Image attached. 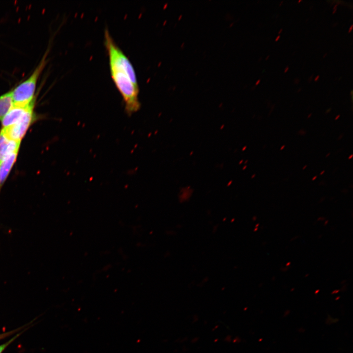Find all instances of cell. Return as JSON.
<instances>
[{
  "label": "cell",
  "mask_w": 353,
  "mask_h": 353,
  "mask_svg": "<svg viewBox=\"0 0 353 353\" xmlns=\"http://www.w3.org/2000/svg\"><path fill=\"white\" fill-rule=\"evenodd\" d=\"M282 31V28H281L279 30V31H278V34H279Z\"/></svg>",
  "instance_id": "obj_18"
},
{
  "label": "cell",
  "mask_w": 353,
  "mask_h": 353,
  "mask_svg": "<svg viewBox=\"0 0 353 353\" xmlns=\"http://www.w3.org/2000/svg\"><path fill=\"white\" fill-rule=\"evenodd\" d=\"M20 141L12 140L0 132V163L11 154L18 152Z\"/></svg>",
  "instance_id": "obj_4"
},
{
  "label": "cell",
  "mask_w": 353,
  "mask_h": 353,
  "mask_svg": "<svg viewBox=\"0 0 353 353\" xmlns=\"http://www.w3.org/2000/svg\"><path fill=\"white\" fill-rule=\"evenodd\" d=\"M290 264H291L290 262H288V263H287V264H286V266H287L288 265H289Z\"/></svg>",
  "instance_id": "obj_31"
},
{
  "label": "cell",
  "mask_w": 353,
  "mask_h": 353,
  "mask_svg": "<svg viewBox=\"0 0 353 353\" xmlns=\"http://www.w3.org/2000/svg\"><path fill=\"white\" fill-rule=\"evenodd\" d=\"M35 102V100L27 105H13L1 120L2 128L7 127L15 124L23 116L28 108Z\"/></svg>",
  "instance_id": "obj_5"
},
{
  "label": "cell",
  "mask_w": 353,
  "mask_h": 353,
  "mask_svg": "<svg viewBox=\"0 0 353 353\" xmlns=\"http://www.w3.org/2000/svg\"><path fill=\"white\" fill-rule=\"evenodd\" d=\"M260 82V79H258L255 83V85H257L258 84H259Z\"/></svg>",
  "instance_id": "obj_16"
},
{
  "label": "cell",
  "mask_w": 353,
  "mask_h": 353,
  "mask_svg": "<svg viewBox=\"0 0 353 353\" xmlns=\"http://www.w3.org/2000/svg\"><path fill=\"white\" fill-rule=\"evenodd\" d=\"M312 76H313V75H312L310 77H309V78L308 79V82H310L311 81V80H312Z\"/></svg>",
  "instance_id": "obj_17"
},
{
  "label": "cell",
  "mask_w": 353,
  "mask_h": 353,
  "mask_svg": "<svg viewBox=\"0 0 353 353\" xmlns=\"http://www.w3.org/2000/svg\"><path fill=\"white\" fill-rule=\"evenodd\" d=\"M288 70H289V67H288V66H286V67L285 68V69H284V73H286L288 71Z\"/></svg>",
  "instance_id": "obj_12"
},
{
  "label": "cell",
  "mask_w": 353,
  "mask_h": 353,
  "mask_svg": "<svg viewBox=\"0 0 353 353\" xmlns=\"http://www.w3.org/2000/svg\"><path fill=\"white\" fill-rule=\"evenodd\" d=\"M319 77H320V76L319 75L317 76L314 79V81H315V82L319 80Z\"/></svg>",
  "instance_id": "obj_10"
},
{
  "label": "cell",
  "mask_w": 353,
  "mask_h": 353,
  "mask_svg": "<svg viewBox=\"0 0 353 353\" xmlns=\"http://www.w3.org/2000/svg\"><path fill=\"white\" fill-rule=\"evenodd\" d=\"M328 222V221L327 220L326 222H325V225H326L327 224Z\"/></svg>",
  "instance_id": "obj_29"
},
{
  "label": "cell",
  "mask_w": 353,
  "mask_h": 353,
  "mask_svg": "<svg viewBox=\"0 0 353 353\" xmlns=\"http://www.w3.org/2000/svg\"><path fill=\"white\" fill-rule=\"evenodd\" d=\"M330 154V153H328L326 157H328Z\"/></svg>",
  "instance_id": "obj_37"
},
{
  "label": "cell",
  "mask_w": 353,
  "mask_h": 353,
  "mask_svg": "<svg viewBox=\"0 0 353 353\" xmlns=\"http://www.w3.org/2000/svg\"><path fill=\"white\" fill-rule=\"evenodd\" d=\"M166 22H167V21H165V22H164V25L165 24V23H166Z\"/></svg>",
  "instance_id": "obj_40"
},
{
  "label": "cell",
  "mask_w": 353,
  "mask_h": 353,
  "mask_svg": "<svg viewBox=\"0 0 353 353\" xmlns=\"http://www.w3.org/2000/svg\"><path fill=\"white\" fill-rule=\"evenodd\" d=\"M284 147H285V145H283V146H282V147H281V148H280V150H283V148H284Z\"/></svg>",
  "instance_id": "obj_23"
},
{
  "label": "cell",
  "mask_w": 353,
  "mask_h": 353,
  "mask_svg": "<svg viewBox=\"0 0 353 353\" xmlns=\"http://www.w3.org/2000/svg\"><path fill=\"white\" fill-rule=\"evenodd\" d=\"M13 105L11 90L0 95V120H2Z\"/></svg>",
  "instance_id": "obj_7"
},
{
  "label": "cell",
  "mask_w": 353,
  "mask_h": 353,
  "mask_svg": "<svg viewBox=\"0 0 353 353\" xmlns=\"http://www.w3.org/2000/svg\"><path fill=\"white\" fill-rule=\"evenodd\" d=\"M34 104H32L28 108L17 122L10 126L2 128L1 131L8 138L20 141L34 118Z\"/></svg>",
  "instance_id": "obj_3"
},
{
  "label": "cell",
  "mask_w": 353,
  "mask_h": 353,
  "mask_svg": "<svg viewBox=\"0 0 353 353\" xmlns=\"http://www.w3.org/2000/svg\"><path fill=\"white\" fill-rule=\"evenodd\" d=\"M337 5H338L337 4H336V5H334V7H333V10L336 9V7L337 6Z\"/></svg>",
  "instance_id": "obj_20"
},
{
  "label": "cell",
  "mask_w": 353,
  "mask_h": 353,
  "mask_svg": "<svg viewBox=\"0 0 353 353\" xmlns=\"http://www.w3.org/2000/svg\"><path fill=\"white\" fill-rule=\"evenodd\" d=\"M330 109H331L330 108L328 109V110L326 112V113L329 112L330 111Z\"/></svg>",
  "instance_id": "obj_28"
},
{
  "label": "cell",
  "mask_w": 353,
  "mask_h": 353,
  "mask_svg": "<svg viewBox=\"0 0 353 353\" xmlns=\"http://www.w3.org/2000/svg\"><path fill=\"white\" fill-rule=\"evenodd\" d=\"M47 55L46 51L31 75L11 90L14 105H27L35 100L37 82L47 64Z\"/></svg>",
  "instance_id": "obj_2"
},
{
  "label": "cell",
  "mask_w": 353,
  "mask_h": 353,
  "mask_svg": "<svg viewBox=\"0 0 353 353\" xmlns=\"http://www.w3.org/2000/svg\"><path fill=\"white\" fill-rule=\"evenodd\" d=\"M336 10H337V9H334L332 12V14H334L335 13V12L336 11Z\"/></svg>",
  "instance_id": "obj_22"
},
{
  "label": "cell",
  "mask_w": 353,
  "mask_h": 353,
  "mask_svg": "<svg viewBox=\"0 0 353 353\" xmlns=\"http://www.w3.org/2000/svg\"><path fill=\"white\" fill-rule=\"evenodd\" d=\"M311 114H310L308 116L307 118H309L311 116Z\"/></svg>",
  "instance_id": "obj_33"
},
{
  "label": "cell",
  "mask_w": 353,
  "mask_h": 353,
  "mask_svg": "<svg viewBox=\"0 0 353 353\" xmlns=\"http://www.w3.org/2000/svg\"><path fill=\"white\" fill-rule=\"evenodd\" d=\"M269 57H270V55H268V56L266 57L265 60H268V58H269Z\"/></svg>",
  "instance_id": "obj_21"
},
{
  "label": "cell",
  "mask_w": 353,
  "mask_h": 353,
  "mask_svg": "<svg viewBox=\"0 0 353 353\" xmlns=\"http://www.w3.org/2000/svg\"><path fill=\"white\" fill-rule=\"evenodd\" d=\"M104 44L109 56L112 78L122 95L126 113L130 116L140 108L139 87L135 70L107 29L104 32Z\"/></svg>",
  "instance_id": "obj_1"
},
{
  "label": "cell",
  "mask_w": 353,
  "mask_h": 353,
  "mask_svg": "<svg viewBox=\"0 0 353 353\" xmlns=\"http://www.w3.org/2000/svg\"><path fill=\"white\" fill-rule=\"evenodd\" d=\"M301 89H302L301 88H300V89H299V91H298V92H299L301 90Z\"/></svg>",
  "instance_id": "obj_36"
},
{
  "label": "cell",
  "mask_w": 353,
  "mask_h": 353,
  "mask_svg": "<svg viewBox=\"0 0 353 353\" xmlns=\"http://www.w3.org/2000/svg\"><path fill=\"white\" fill-rule=\"evenodd\" d=\"M20 334H17L16 335V336H14L13 338L10 339L9 340H8L7 342L4 343V344H2L0 345V353H2V352L5 350V349L11 343H12L17 337H18Z\"/></svg>",
  "instance_id": "obj_8"
},
{
  "label": "cell",
  "mask_w": 353,
  "mask_h": 353,
  "mask_svg": "<svg viewBox=\"0 0 353 353\" xmlns=\"http://www.w3.org/2000/svg\"><path fill=\"white\" fill-rule=\"evenodd\" d=\"M352 156H353V155L352 154V155L350 156V157H349V159L351 158L352 157Z\"/></svg>",
  "instance_id": "obj_35"
},
{
  "label": "cell",
  "mask_w": 353,
  "mask_h": 353,
  "mask_svg": "<svg viewBox=\"0 0 353 353\" xmlns=\"http://www.w3.org/2000/svg\"><path fill=\"white\" fill-rule=\"evenodd\" d=\"M184 43H182V44L181 46V47L183 46V45H184Z\"/></svg>",
  "instance_id": "obj_38"
},
{
  "label": "cell",
  "mask_w": 353,
  "mask_h": 353,
  "mask_svg": "<svg viewBox=\"0 0 353 353\" xmlns=\"http://www.w3.org/2000/svg\"><path fill=\"white\" fill-rule=\"evenodd\" d=\"M316 177H317V176H315L312 178V180H315V179L316 178Z\"/></svg>",
  "instance_id": "obj_24"
},
{
  "label": "cell",
  "mask_w": 353,
  "mask_h": 353,
  "mask_svg": "<svg viewBox=\"0 0 353 353\" xmlns=\"http://www.w3.org/2000/svg\"><path fill=\"white\" fill-rule=\"evenodd\" d=\"M301 1H302V0H299V1H298V2H300Z\"/></svg>",
  "instance_id": "obj_39"
},
{
  "label": "cell",
  "mask_w": 353,
  "mask_h": 353,
  "mask_svg": "<svg viewBox=\"0 0 353 353\" xmlns=\"http://www.w3.org/2000/svg\"><path fill=\"white\" fill-rule=\"evenodd\" d=\"M339 117H340V115H338L336 117V118H335V120H337Z\"/></svg>",
  "instance_id": "obj_19"
},
{
  "label": "cell",
  "mask_w": 353,
  "mask_h": 353,
  "mask_svg": "<svg viewBox=\"0 0 353 353\" xmlns=\"http://www.w3.org/2000/svg\"><path fill=\"white\" fill-rule=\"evenodd\" d=\"M280 37V36L278 35L276 38L275 41H277L279 39Z\"/></svg>",
  "instance_id": "obj_15"
},
{
  "label": "cell",
  "mask_w": 353,
  "mask_h": 353,
  "mask_svg": "<svg viewBox=\"0 0 353 353\" xmlns=\"http://www.w3.org/2000/svg\"><path fill=\"white\" fill-rule=\"evenodd\" d=\"M167 5H168V3H166L164 6V8H165L167 7Z\"/></svg>",
  "instance_id": "obj_26"
},
{
  "label": "cell",
  "mask_w": 353,
  "mask_h": 353,
  "mask_svg": "<svg viewBox=\"0 0 353 353\" xmlns=\"http://www.w3.org/2000/svg\"><path fill=\"white\" fill-rule=\"evenodd\" d=\"M324 172H325V171H322V172L320 173V175H321L323 174V173H324Z\"/></svg>",
  "instance_id": "obj_30"
},
{
  "label": "cell",
  "mask_w": 353,
  "mask_h": 353,
  "mask_svg": "<svg viewBox=\"0 0 353 353\" xmlns=\"http://www.w3.org/2000/svg\"><path fill=\"white\" fill-rule=\"evenodd\" d=\"M325 218L320 217H319V218L318 219V221H320H320H323V220H325Z\"/></svg>",
  "instance_id": "obj_14"
},
{
  "label": "cell",
  "mask_w": 353,
  "mask_h": 353,
  "mask_svg": "<svg viewBox=\"0 0 353 353\" xmlns=\"http://www.w3.org/2000/svg\"><path fill=\"white\" fill-rule=\"evenodd\" d=\"M299 81H300L299 79L297 78L294 80V83L298 84L299 83Z\"/></svg>",
  "instance_id": "obj_11"
},
{
  "label": "cell",
  "mask_w": 353,
  "mask_h": 353,
  "mask_svg": "<svg viewBox=\"0 0 353 353\" xmlns=\"http://www.w3.org/2000/svg\"><path fill=\"white\" fill-rule=\"evenodd\" d=\"M283 1H281V2L280 3V4L279 5V6H280L281 5L282 3H283Z\"/></svg>",
  "instance_id": "obj_27"
},
{
  "label": "cell",
  "mask_w": 353,
  "mask_h": 353,
  "mask_svg": "<svg viewBox=\"0 0 353 353\" xmlns=\"http://www.w3.org/2000/svg\"><path fill=\"white\" fill-rule=\"evenodd\" d=\"M327 54V53L325 54L324 55V56H323V58H325V56H326Z\"/></svg>",
  "instance_id": "obj_32"
},
{
  "label": "cell",
  "mask_w": 353,
  "mask_h": 353,
  "mask_svg": "<svg viewBox=\"0 0 353 353\" xmlns=\"http://www.w3.org/2000/svg\"><path fill=\"white\" fill-rule=\"evenodd\" d=\"M18 152L7 157L0 163V189L14 165Z\"/></svg>",
  "instance_id": "obj_6"
},
{
  "label": "cell",
  "mask_w": 353,
  "mask_h": 353,
  "mask_svg": "<svg viewBox=\"0 0 353 353\" xmlns=\"http://www.w3.org/2000/svg\"><path fill=\"white\" fill-rule=\"evenodd\" d=\"M306 167H307L306 165L304 166V167L303 168V170Z\"/></svg>",
  "instance_id": "obj_34"
},
{
  "label": "cell",
  "mask_w": 353,
  "mask_h": 353,
  "mask_svg": "<svg viewBox=\"0 0 353 353\" xmlns=\"http://www.w3.org/2000/svg\"><path fill=\"white\" fill-rule=\"evenodd\" d=\"M181 17H182V15H179V16L178 17V20H180L181 18Z\"/></svg>",
  "instance_id": "obj_25"
},
{
  "label": "cell",
  "mask_w": 353,
  "mask_h": 353,
  "mask_svg": "<svg viewBox=\"0 0 353 353\" xmlns=\"http://www.w3.org/2000/svg\"><path fill=\"white\" fill-rule=\"evenodd\" d=\"M353 25H352L350 27L349 30V31H348L349 33H350V32L352 31V29H353Z\"/></svg>",
  "instance_id": "obj_13"
},
{
  "label": "cell",
  "mask_w": 353,
  "mask_h": 353,
  "mask_svg": "<svg viewBox=\"0 0 353 353\" xmlns=\"http://www.w3.org/2000/svg\"><path fill=\"white\" fill-rule=\"evenodd\" d=\"M17 331V330H12V331H9V332H6V333H3L0 334V339H3V338H5V337H7V336H10V335L11 334H12L13 333H15V332H16Z\"/></svg>",
  "instance_id": "obj_9"
}]
</instances>
